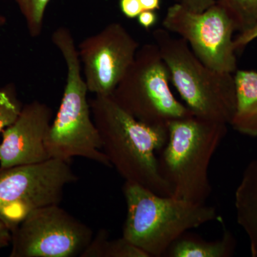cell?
Here are the masks:
<instances>
[{
  "mask_svg": "<svg viewBox=\"0 0 257 257\" xmlns=\"http://www.w3.org/2000/svg\"><path fill=\"white\" fill-rule=\"evenodd\" d=\"M89 105L111 167L125 182L138 184L160 196H172L170 185L161 175L156 156L167 143L168 128L139 121L111 96L95 95Z\"/></svg>",
  "mask_w": 257,
  "mask_h": 257,
  "instance_id": "6da1fadb",
  "label": "cell"
},
{
  "mask_svg": "<svg viewBox=\"0 0 257 257\" xmlns=\"http://www.w3.org/2000/svg\"><path fill=\"white\" fill-rule=\"evenodd\" d=\"M52 42L63 57L67 79L60 107L45 138L49 158L71 162L74 157H82L111 167L93 121L87 84L72 32L60 27L52 33Z\"/></svg>",
  "mask_w": 257,
  "mask_h": 257,
  "instance_id": "7a4b0ae2",
  "label": "cell"
},
{
  "mask_svg": "<svg viewBox=\"0 0 257 257\" xmlns=\"http://www.w3.org/2000/svg\"><path fill=\"white\" fill-rule=\"evenodd\" d=\"M126 216L123 237L149 257L165 256L171 245L189 230L220 219L214 207L155 194L125 182Z\"/></svg>",
  "mask_w": 257,
  "mask_h": 257,
  "instance_id": "3957f363",
  "label": "cell"
},
{
  "mask_svg": "<svg viewBox=\"0 0 257 257\" xmlns=\"http://www.w3.org/2000/svg\"><path fill=\"white\" fill-rule=\"evenodd\" d=\"M228 125L192 114L168 125V139L158 159L161 175L172 197L206 204L212 192L211 159L227 133Z\"/></svg>",
  "mask_w": 257,
  "mask_h": 257,
  "instance_id": "277c9868",
  "label": "cell"
},
{
  "mask_svg": "<svg viewBox=\"0 0 257 257\" xmlns=\"http://www.w3.org/2000/svg\"><path fill=\"white\" fill-rule=\"evenodd\" d=\"M152 37L185 105L196 116L229 126L236 102L234 74L208 67L185 40L165 28L154 30Z\"/></svg>",
  "mask_w": 257,
  "mask_h": 257,
  "instance_id": "5b68a950",
  "label": "cell"
},
{
  "mask_svg": "<svg viewBox=\"0 0 257 257\" xmlns=\"http://www.w3.org/2000/svg\"><path fill=\"white\" fill-rule=\"evenodd\" d=\"M170 82L158 47L155 43L145 44L111 96L139 121L168 128L171 121L194 114L175 97Z\"/></svg>",
  "mask_w": 257,
  "mask_h": 257,
  "instance_id": "8992f818",
  "label": "cell"
},
{
  "mask_svg": "<svg viewBox=\"0 0 257 257\" xmlns=\"http://www.w3.org/2000/svg\"><path fill=\"white\" fill-rule=\"evenodd\" d=\"M70 162L49 159L0 167V220L12 232L32 211L60 204L65 187L78 180Z\"/></svg>",
  "mask_w": 257,
  "mask_h": 257,
  "instance_id": "52a82bcc",
  "label": "cell"
},
{
  "mask_svg": "<svg viewBox=\"0 0 257 257\" xmlns=\"http://www.w3.org/2000/svg\"><path fill=\"white\" fill-rule=\"evenodd\" d=\"M162 27L185 40L210 68L229 74L237 70L234 42L237 30L227 10L217 2L201 13L175 3L167 10Z\"/></svg>",
  "mask_w": 257,
  "mask_h": 257,
  "instance_id": "ba28073f",
  "label": "cell"
},
{
  "mask_svg": "<svg viewBox=\"0 0 257 257\" xmlns=\"http://www.w3.org/2000/svg\"><path fill=\"white\" fill-rule=\"evenodd\" d=\"M10 257L81 256L92 229L60 204L36 209L12 232Z\"/></svg>",
  "mask_w": 257,
  "mask_h": 257,
  "instance_id": "9c48e42d",
  "label": "cell"
},
{
  "mask_svg": "<svg viewBox=\"0 0 257 257\" xmlns=\"http://www.w3.org/2000/svg\"><path fill=\"white\" fill-rule=\"evenodd\" d=\"M140 47L136 39L119 23L109 24L82 40L77 50L88 92L111 96Z\"/></svg>",
  "mask_w": 257,
  "mask_h": 257,
  "instance_id": "30bf717a",
  "label": "cell"
},
{
  "mask_svg": "<svg viewBox=\"0 0 257 257\" xmlns=\"http://www.w3.org/2000/svg\"><path fill=\"white\" fill-rule=\"evenodd\" d=\"M52 117V109L45 103L34 100L23 105L16 121L2 133L0 167L49 160L45 141Z\"/></svg>",
  "mask_w": 257,
  "mask_h": 257,
  "instance_id": "8fae6325",
  "label": "cell"
},
{
  "mask_svg": "<svg viewBox=\"0 0 257 257\" xmlns=\"http://www.w3.org/2000/svg\"><path fill=\"white\" fill-rule=\"evenodd\" d=\"M236 221L247 236L251 256L257 257V158L243 170L235 190Z\"/></svg>",
  "mask_w": 257,
  "mask_h": 257,
  "instance_id": "7c38bea8",
  "label": "cell"
},
{
  "mask_svg": "<svg viewBox=\"0 0 257 257\" xmlns=\"http://www.w3.org/2000/svg\"><path fill=\"white\" fill-rule=\"evenodd\" d=\"M234 80L236 102L229 126L245 136L257 138V72L237 69Z\"/></svg>",
  "mask_w": 257,
  "mask_h": 257,
  "instance_id": "4fadbf2b",
  "label": "cell"
},
{
  "mask_svg": "<svg viewBox=\"0 0 257 257\" xmlns=\"http://www.w3.org/2000/svg\"><path fill=\"white\" fill-rule=\"evenodd\" d=\"M236 249V240L224 229L220 239L207 241L187 234L181 236L166 251L167 257H230Z\"/></svg>",
  "mask_w": 257,
  "mask_h": 257,
  "instance_id": "5bb4252c",
  "label": "cell"
},
{
  "mask_svg": "<svg viewBox=\"0 0 257 257\" xmlns=\"http://www.w3.org/2000/svg\"><path fill=\"white\" fill-rule=\"evenodd\" d=\"M80 257H149L145 251L130 243L125 238L109 239V233L104 229L93 236L85 251Z\"/></svg>",
  "mask_w": 257,
  "mask_h": 257,
  "instance_id": "9a60e30c",
  "label": "cell"
},
{
  "mask_svg": "<svg viewBox=\"0 0 257 257\" xmlns=\"http://www.w3.org/2000/svg\"><path fill=\"white\" fill-rule=\"evenodd\" d=\"M227 10L237 32L246 31L257 23V0H215Z\"/></svg>",
  "mask_w": 257,
  "mask_h": 257,
  "instance_id": "2e32d148",
  "label": "cell"
},
{
  "mask_svg": "<svg viewBox=\"0 0 257 257\" xmlns=\"http://www.w3.org/2000/svg\"><path fill=\"white\" fill-rule=\"evenodd\" d=\"M23 107L14 83L0 87V134L16 121Z\"/></svg>",
  "mask_w": 257,
  "mask_h": 257,
  "instance_id": "e0dca14e",
  "label": "cell"
},
{
  "mask_svg": "<svg viewBox=\"0 0 257 257\" xmlns=\"http://www.w3.org/2000/svg\"><path fill=\"white\" fill-rule=\"evenodd\" d=\"M50 0H27L21 12L26 21L29 33L32 37L40 36L43 27L44 17Z\"/></svg>",
  "mask_w": 257,
  "mask_h": 257,
  "instance_id": "ac0fdd59",
  "label": "cell"
},
{
  "mask_svg": "<svg viewBox=\"0 0 257 257\" xmlns=\"http://www.w3.org/2000/svg\"><path fill=\"white\" fill-rule=\"evenodd\" d=\"M257 39V23L252 28L246 31L240 32L234 38V47L236 51L242 50Z\"/></svg>",
  "mask_w": 257,
  "mask_h": 257,
  "instance_id": "d6986e66",
  "label": "cell"
},
{
  "mask_svg": "<svg viewBox=\"0 0 257 257\" xmlns=\"http://www.w3.org/2000/svg\"><path fill=\"white\" fill-rule=\"evenodd\" d=\"M119 8L122 14L128 19L138 18L143 10L139 0H119Z\"/></svg>",
  "mask_w": 257,
  "mask_h": 257,
  "instance_id": "ffe728a7",
  "label": "cell"
},
{
  "mask_svg": "<svg viewBox=\"0 0 257 257\" xmlns=\"http://www.w3.org/2000/svg\"><path fill=\"white\" fill-rule=\"evenodd\" d=\"M176 3L182 5L192 11L201 13L216 3L215 0H175Z\"/></svg>",
  "mask_w": 257,
  "mask_h": 257,
  "instance_id": "44dd1931",
  "label": "cell"
},
{
  "mask_svg": "<svg viewBox=\"0 0 257 257\" xmlns=\"http://www.w3.org/2000/svg\"><path fill=\"white\" fill-rule=\"evenodd\" d=\"M138 20L142 28L147 30H150L156 24L157 15L155 13V11L143 10L141 13L138 15Z\"/></svg>",
  "mask_w": 257,
  "mask_h": 257,
  "instance_id": "7402d4cb",
  "label": "cell"
},
{
  "mask_svg": "<svg viewBox=\"0 0 257 257\" xmlns=\"http://www.w3.org/2000/svg\"><path fill=\"white\" fill-rule=\"evenodd\" d=\"M12 236L11 230L3 221L0 220V251L11 244Z\"/></svg>",
  "mask_w": 257,
  "mask_h": 257,
  "instance_id": "603a6c76",
  "label": "cell"
},
{
  "mask_svg": "<svg viewBox=\"0 0 257 257\" xmlns=\"http://www.w3.org/2000/svg\"><path fill=\"white\" fill-rule=\"evenodd\" d=\"M143 10H160L161 0H139Z\"/></svg>",
  "mask_w": 257,
  "mask_h": 257,
  "instance_id": "cb8c5ba5",
  "label": "cell"
},
{
  "mask_svg": "<svg viewBox=\"0 0 257 257\" xmlns=\"http://www.w3.org/2000/svg\"><path fill=\"white\" fill-rule=\"evenodd\" d=\"M8 23V18L5 15L0 14V29L4 28Z\"/></svg>",
  "mask_w": 257,
  "mask_h": 257,
  "instance_id": "d4e9b609",
  "label": "cell"
},
{
  "mask_svg": "<svg viewBox=\"0 0 257 257\" xmlns=\"http://www.w3.org/2000/svg\"><path fill=\"white\" fill-rule=\"evenodd\" d=\"M15 3L18 5L19 8H20V12L23 11L24 8H25V4H26L27 0H15Z\"/></svg>",
  "mask_w": 257,
  "mask_h": 257,
  "instance_id": "484cf974",
  "label": "cell"
}]
</instances>
